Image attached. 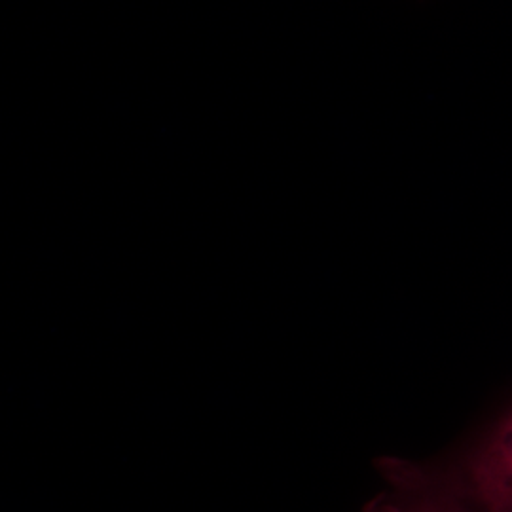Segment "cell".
<instances>
[{"mask_svg":"<svg viewBox=\"0 0 512 512\" xmlns=\"http://www.w3.org/2000/svg\"><path fill=\"white\" fill-rule=\"evenodd\" d=\"M384 488L361 512H476L439 459L382 458Z\"/></svg>","mask_w":512,"mask_h":512,"instance_id":"2","label":"cell"},{"mask_svg":"<svg viewBox=\"0 0 512 512\" xmlns=\"http://www.w3.org/2000/svg\"><path fill=\"white\" fill-rule=\"evenodd\" d=\"M439 461L476 512H512V406Z\"/></svg>","mask_w":512,"mask_h":512,"instance_id":"1","label":"cell"}]
</instances>
